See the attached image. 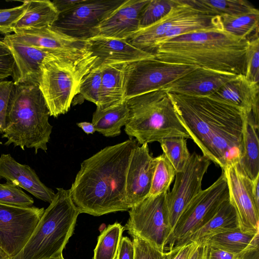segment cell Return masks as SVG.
<instances>
[{"label": "cell", "instance_id": "45", "mask_svg": "<svg viewBox=\"0 0 259 259\" xmlns=\"http://www.w3.org/2000/svg\"><path fill=\"white\" fill-rule=\"evenodd\" d=\"M134 253L133 242L127 237L121 238L116 259H134Z\"/></svg>", "mask_w": 259, "mask_h": 259}, {"label": "cell", "instance_id": "53", "mask_svg": "<svg viewBox=\"0 0 259 259\" xmlns=\"http://www.w3.org/2000/svg\"><path fill=\"white\" fill-rule=\"evenodd\" d=\"M1 144H2V143L0 142V145H1Z\"/></svg>", "mask_w": 259, "mask_h": 259}, {"label": "cell", "instance_id": "38", "mask_svg": "<svg viewBox=\"0 0 259 259\" xmlns=\"http://www.w3.org/2000/svg\"><path fill=\"white\" fill-rule=\"evenodd\" d=\"M246 58L245 76L250 81L258 83L259 81V37L258 33L249 39Z\"/></svg>", "mask_w": 259, "mask_h": 259}, {"label": "cell", "instance_id": "12", "mask_svg": "<svg viewBox=\"0 0 259 259\" xmlns=\"http://www.w3.org/2000/svg\"><path fill=\"white\" fill-rule=\"evenodd\" d=\"M44 210L43 207L0 203V246L12 258L23 248Z\"/></svg>", "mask_w": 259, "mask_h": 259}, {"label": "cell", "instance_id": "48", "mask_svg": "<svg viewBox=\"0 0 259 259\" xmlns=\"http://www.w3.org/2000/svg\"><path fill=\"white\" fill-rule=\"evenodd\" d=\"M77 125L87 134H92L96 132L95 128L92 122H80L77 123Z\"/></svg>", "mask_w": 259, "mask_h": 259}, {"label": "cell", "instance_id": "11", "mask_svg": "<svg viewBox=\"0 0 259 259\" xmlns=\"http://www.w3.org/2000/svg\"><path fill=\"white\" fill-rule=\"evenodd\" d=\"M86 41L85 53L76 64L79 83L89 71L105 65L154 58L152 53L135 47L127 40L95 36Z\"/></svg>", "mask_w": 259, "mask_h": 259}, {"label": "cell", "instance_id": "32", "mask_svg": "<svg viewBox=\"0 0 259 259\" xmlns=\"http://www.w3.org/2000/svg\"><path fill=\"white\" fill-rule=\"evenodd\" d=\"M123 230L118 223L108 225L98 238L93 259H115Z\"/></svg>", "mask_w": 259, "mask_h": 259}, {"label": "cell", "instance_id": "15", "mask_svg": "<svg viewBox=\"0 0 259 259\" xmlns=\"http://www.w3.org/2000/svg\"><path fill=\"white\" fill-rule=\"evenodd\" d=\"M223 171L227 181L229 200L234 206L238 227L244 232L259 231V208L252 195V182L242 174L237 163L227 166Z\"/></svg>", "mask_w": 259, "mask_h": 259}, {"label": "cell", "instance_id": "9", "mask_svg": "<svg viewBox=\"0 0 259 259\" xmlns=\"http://www.w3.org/2000/svg\"><path fill=\"white\" fill-rule=\"evenodd\" d=\"M166 194L148 195L132 206L128 210L129 219L123 227L132 236H139L163 252L172 231Z\"/></svg>", "mask_w": 259, "mask_h": 259}, {"label": "cell", "instance_id": "31", "mask_svg": "<svg viewBox=\"0 0 259 259\" xmlns=\"http://www.w3.org/2000/svg\"><path fill=\"white\" fill-rule=\"evenodd\" d=\"M194 9L205 14L221 16L236 15L252 10L255 8L245 0H184Z\"/></svg>", "mask_w": 259, "mask_h": 259}, {"label": "cell", "instance_id": "43", "mask_svg": "<svg viewBox=\"0 0 259 259\" xmlns=\"http://www.w3.org/2000/svg\"><path fill=\"white\" fill-rule=\"evenodd\" d=\"M203 259H240L239 254L231 253L205 244Z\"/></svg>", "mask_w": 259, "mask_h": 259}, {"label": "cell", "instance_id": "20", "mask_svg": "<svg viewBox=\"0 0 259 259\" xmlns=\"http://www.w3.org/2000/svg\"><path fill=\"white\" fill-rule=\"evenodd\" d=\"M237 75L196 67L161 89L169 93L209 97Z\"/></svg>", "mask_w": 259, "mask_h": 259}, {"label": "cell", "instance_id": "42", "mask_svg": "<svg viewBox=\"0 0 259 259\" xmlns=\"http://www.w3.org/2000/svg\"><path fill=\"white\" fill-rule=\"evenodd\" d=\"M14 65V59L9 49L0 39V80L12 76Z\"/></svg>", "mask_w": 259, "mask_h": 259}, {"label": "cell", "instance_id": "27", "mask_svg": "<svg viewBox=\"0 0 259 259\" xmlns=\"http://www.w3.org/2000/svg\"><path fill=\"white\" fill-rule=\"evenodd\" d=\"M28 6L14 27V32L22 30L52 27L59 13L52 1H28Z\"/></svg>", "mask_w": 259, "mask_h": 259}, {"label": "cell", "instance_id": "3", "mask_svg": "<svg viewBox=\"0 0 259 259\" xmlns=\"http://www.w3.org/2000/svg\"><path fill=\"white\" fill-rule=\"evenodd\" d=\"M249 42L223 29L198 31L161 42L151 52L163 62L245 75Z\"/></svg>", "mask_w": 259, "mask_h": 259}, {"label": "cell", "instance_id": "21", "mask_svg": "<svg viewBox=\"0 0 259 259\" xmlns=\"http://www.w3.org/2000/svg\"><path fill=\"white\" fill-rule=\"evenodd\" d=\"M0 179H5L49 203L55 195L52 189L41 182L33 169L28 165L19 163L10 154L0 156Z\"/></svg>", "mask_w": 259, "mask_h": 259}, {"label": "cell", "instance_id": "26", "mask_svg": "<svg viewBox=\"0 0 259 259\" xmlns=\"http://www.w3.org/2000/svg\"><path fill=\"white\" fill-rule=\"evenodd\" d=\"M237 229L239 227L236 210L229 199L222 204L208 222L189 236L182 245L192 242L204 244L215 235Z\"/></svg>", "mask_w": 259, "mask_h": 259}, {"label": "cell", "instance_id": "44", "mask_svg": "<svg viewBox=\"0 0 259 259\" xmlns=\"http://www.w3.org/2000/svg\"><path fill=\"white\" fill-rule=\"evenodd\" d=\"M198 245L194 242L185 244L167 252V259H189Z\"/></svg>", "mask_w": 259, "mask_h": 259}, {"label": "cell", "instance_id": "2", "mask_svg": "<svg viewBox=\"0 0 259 259\" xmlns=\"http://www.w3.org/2000/svg\"><path fill=\"white\" fill-rule=\"evenodd\" d=\"M134 138L105 147L81 163L69 189L80 213L100 216L130 209L126 199L127 169L134 149Z\"/></svg>", "mask_w": 259, "mask_h": 259}, {"label": "cell", "instance_id": "24", "mask_svg": "<svg viewBox=\"0 0 259 259\" xmlns=\"http://www.w3.org/2000/svg\"><path fill=\"white\" fill-rule=\"evenodd\" d=\"M129 63L110 64L100 67L102 80L97 109H106L125 100V84Z\"/></svg>", "mask_w": 259, "mask_h": 259}, {"label": "cell", "instance_id": "23", "mask_svg": "<svg viewBox=\"0 0 259 259\" xmlns=\"http://www.w3.org/2000/svg\"><path fill=\"white\" fill-rule=\"evenodd\" d=\"M175 1L176 5L165 16L149 26L140 29L127 40L139 49L151 52L155 44L164 34L199 11L184 0Z\"/></svg>", "mask_w": 259, "mask_h": 259}, {"label": "cell", "instance_id": "30", "mask_svg": "<svg viewBox=\"0 0 259 259\" xmlns=\"http://www.w3.org/2000/svg\"><path fill=\"white\" fill-rule=\"evenodd\" d=\"M223 29L236 36L249 40L258 33L259 11L254 8L245 13L220 16Z\"/></svg>", "mask_w": 259, "mask_h": 259}, {"label": "cell", "instance_id": "51", "mask_svg": "<svg viewBox=\"0 0 259 259\" xmlns=\"http://www.w3.org/2000/svg\"><path fill=\"white\" fill-rule=\"evenodd\" d=\"M48 259H64V258L63 256V255H59V256L52 257L49 258Z\"/></svg>", "mask_w": 259, "mask_h": 259}, {"label": "cell", "instance_id": "41", "mask_svg": "<svg viewBox=\"0 0 259 259\" xmlns=\"http://www.w3.org/2000/svg\"><path fill=\"white\" fill-rule=\"evenodd\" d=\"M14 86L13 81L0 80V134L5 127L7 109Z\"/></svg>", "mask_w": 259, "mask_h": 259}, {"label": "cell", "instance_id": "22", "mask_svg": "<svg viewBox=\"0 0 259 259\" xmlns=\"http://www.w3.org/2000/svg\"><path fill=\"white\" fill-rule=\"evenodd\" d=\"M258 83L249 81L244 75H238L209 97L252 116L258 126Z\"/></svg>", "mask_w": 259, "mask_h": 259}, {"label": "cell", "instance_id": "34", "mask_svg": "<svg viewBox=\"0 0 259 259\" xmlns=\"http://www.w3.org/2000/svg\"><path fill=\"white\" fill-rule=\"evenodd\" d=\"M157 159L149 196H156L167 192L176 174L175 168L163 154L157 156Z\"/></svg>", "mask_w": 259, "mask_h": 259}, {"label": "cell", "instance_id": "16", "mask_svg": "<svg viewBox=\"0 0 259 259\" xmlns=\"http://www.w3.org/2000/svg\"><path fill=\"white\" fill-rule=\"evenodd\" d=\"M2 40L9 49L14 59L12 76L14 84H38L41 74V66L47 58L62 57L76 63L78 61L63 53L23 44L12 38L9 34L5 35Z\"/></svg>", "mask_w": 259, "mask_h": 259}, {"label": "cell", "instance_id": "6", "mask_svg": "<svg viewBox=\"0 0 259 259\" xmlns=\"http://www.w3.org/2000/svg\"><path fill=\"white\" fill-rule=\"evenodd\" d=\"M57 190L27 242L12 259H48L63 255L80 212L69 189Z\"/></svg>", "mask_w": 259, "mask_h": 259}, {"label": "cell", "instance_id": "29", "mask_svg": "<svg viewBox=\"0 0 259 259\" xmlns=\"http://www.w3.org/2000/svg\"><path fill=\"white\" fill-rule=\"evenodd\" d=\"M258 235L259 231L254 234L242 232L237 229L215 235L204 244H209L231 253L240 254L258 239Z\"/></svg>", "mask_w": 259, "mask_h": 259}, {"label": "cell", "instance_id": "50", "mask_svg": "<svg viewBox=\"0 0 259 259\" xmlns=\"http://www.w3.org/2000/svg\"><path fill=\"white\" fill-rule=\"evenodd\" d=\"M0 259H12L9 254L0 246Z\"/></svg>", "mask_w": 259, "mask_h": 259}, {"label": "cell", "instance_id": "8", "mask_svg": "<svg viewBox=\"0 0 259 259\" xmlns=\"http://www.w3.org/2000/svg\"><path fill=\"white\" fill-rule=\"evenodd\" d=\"M77 63L62 57L47 58L41 66L38 85L50 111L57 117L67 112L77 95Z\"/></svg>", "mask_w": 259, "mask_h": 259}, {"label": "cell", "instance_id": "5", "mask_svg": "<svg viewBox=\"0 0 259 259\" xmlns=\"http://www.w3.org/2000/svg\"><path fill=\"white\" fill-rule=\"evenodd\" d=\"M128 116L124 131L139 145L170 137H191L167 92L160 89L126 99Z\"/></svg>", "mask_w": 259, "mask_h": 259}, {"label": "cell", "instance_id": "13", "mask_svg": "<svg viewBox=\"0 0 259 259\" xmlns=\"http://www.w3.org/2000/svg\"><path fill=\"white\" fill-rule=\"evenodd\" d=\"M125 0H85L71 10L59 14L53 26L73 38L87 40L93 30Z\"/></svg>", "mask_w": 259, "mask_h": 259}, {"label": "cell", "instance_id": "10", "mask_svg": "<svg viewBox=\"0 0 259 259\" xmlns=\"http://www.w3.org/2000/svg\"><path fill=\"white\" fill-rule=\"evenodd\" d=\"M196 67H198L171 63L155 58L130 63L125 99L160 90Z\"/></svg>", "mask_w": 259, "mask_h": 259}, {"label": "cell", "instance_id": "17", "mask_svg": "<svg viewBox=\"0 0 259 259\" xmlns=\"http://www.w3.org/2000/svg\"><path fill=\"white\" fill-rule=\"evenodd\" d=\"M157 161V157L150 153L148 144L134 149L126 179V199L130 208L149 195Z\"/></svg>", "mask_w": 259, "mask_h": 259}, {"label": "cell", "instance_id": "1", "mask_svg": "<svg viewBox=\"0 0 259 259\" xmlns=\"http://www.w3.org/2000/svg\"><path fill=\"white\" fill-rule=\"evenodd\" d=\"M168 93L183 125L203 155L223 170L238 163L248 114L209 97Z\"/></svg>", "mask_w": 259, "mask_h": 259}, {"label": "cell", "instance_id": "47", "mask_svg": "<svg viewBox=\"0 0 259 259\" xmlns=\"http://www.w3.org/2000/svg\"><path fill=\"white\" fill-rule=\"evenodd\" d=\"M252 182V195L256 207L259 208V191L258 182L259 176Z\"/></svg>", "mask_w": 259, "mask_h": 259}, {"label": "cell", "instance_id": "35", "mask_svg": "<svg viewBox=\"0 0 259 259\" xmlns=\"http://www.w3.org/2000/svg\"><path fill=\"white\" fill-rule=\"evenodd\" d=\"M175 5V0H149L141 14L140 29L158 22L165 16Z\"/></svg>", "mask_w": 259, "mask_h": 259}, {"label": "cell", "instance_id": "37", "mask_svg": "<svg viewBox=\"0 0 259 259\" xmlns=\"http://www.w3.org/2000/svg\"><path fill=\"white\" fill-rule=\"evenodd\" d=\"M0 203L7 204L32 206L33 199L14 184L6 182L0 183Z\"/></svg>", "mask_w": 259, "mask_h": 259}, {"label": "cell", "instance_id": "4", "mask_svg": "<svg viewBox=\"0 0 259 259\" xmlns=\"http://www.w3.org/2000/svg\"><path fill=\"white\" fill-rule=\"evenodd\" d=\"M50 111L38 84H14L8 104L2 137L6 146L13 144L46 152L53 126L49 121Z\"/></svg>", "mask_w": 259, "mask_h": 259}, {"label": "cell", "instance_id": "39", "mask_svg": "<svg viewBox=\"0 0 259 259\" xmlns=\"http://www.w3.org/2000/svg\"><path fill=\"white\" fill-rule=\"evenodd\" d=\"M19 6L0 9V33L6 35L14 32V27L25 14L28 6V1H22Z\"/></svg>", "mask_w": 259, "mask_h": 259}, {"label": "cell", "instance_id": "40", "mask_svg": "<svg viewBox=\"0 0 259 259\" xmlns=\"http://www.w3.org/2000/svg\"><path fill=\"white\" fill-rule=\"evenodd\" d=\"M134 259H167L168 252H164L146 240L133 236Z\"/></svg>", "mask_w": 259, "mask_h": 259}, {"label": "cell", "instance_id": "33", "mask_svg": "<svg viewBox=\"0 0 259 259\" xmlns=\"http://www.w3.org/2000/svg\"><path fill=\"white\" fill-rule=\"evenodd\" d=\"M165 155L176 172L183 170L191 154L187 145V139L183 137H170L159 142Z\"/></svg>", "mask_w": 259, "mask_h": 259}, {"label": "cell", "instance_id": "49", "mask_svg": "<svg viewBox=\"0 0 259 259\" xmlns=\"http://www.w3.org/2000/svg\"><path fill=\"white\" fill-rule=\"evenodd\" d=\"M204 249V244H199L198 246L189 259H199Z\"/></svg>", "mask_w": 259, "mask_h": 259}, {"label": "cell", "instance_id": "52", "mask_svg": "<svg viewBox=\"0 0 259 259\" xmlns=\"http://www.w3.org/2000/svg\"><path fill=\"white\" fill-rule=\"evenodd\" d=\"M204 249H203V252H202V254L201 255V256H200V257H199V259H203Z\"/></svg>", "mask_w": 259, "mask_h": 259}, {"label": "cell", "instance_id": "46", "mask_svg": "<svg viewBox=\"0 0 259 259\" xmlns=\"http://www.w3.org/2000/svg\"><path fill=\"white\" fill-rule=\"evenodd\" d=\"M85 0H55L52 1L59 14L68 12Z\"/></svg>", "mask_w": 259, "mask_h": 259}, {"label": "cell", "instance_id": "25", "mask_svg": "<svg viewBox=\"0 0 259 259\" xmlns=\"http://www.w3.org/2000/svg\"><path fill=\"white\" fill-rule=\"evenodd\" d=\"M257 126L251 116L245 119L242 150L237 167L251 181L259 176V142Z\"/></svg>", "mask_w": 259, "mask_h": 259}, {"label": "cell", "instance_id": "28", "mask_svg": "<svg viewBox=\"0 0 259 259\" xmlns=\"http://www.w3.org/2000/svg\"><path fill=\"white\" fill-rule=\"evenodd\" d=\"M128 116V109L125 100L111 107L104 110L96 108L92 123L96 131L107 137L118 136L125 125Z\"/></svg>", "mask_w": 259, "mask_h": 259}, {"label": "cell", "instance_id": "18", "mask_svg": "<svg viewBox=\"0 0 259 259\" xmlns=\"http://www.w3.org/2000/svg\"><path fill=\"white\" fill-rule=\"evenodd\" d=\"M9 35L23 44L63 53L78 60L85 52L86 40L73 38L52 27L22 30Z\"/></svg>", "mask_w": 259, "mask_h": 259}, {"label": "cell", "instance_id": "14", "mask_svg": "<svg viewBox=\"0 0 259 259\" xmlns=\"http://www.w3.org/2000/svg\"><path fill=\"white\" fill-rule=\"evenodd\" d=\"M210 162L204 155L193 152L183 170L176 172L173 188L166 194L172 229L185 208L201 191L202 179Z\"/></svg>", "mask_w": 259, "mask_h": 259}, {"label": "cell", "instance_id": "36", "mask_svg": "<svg viewBox=\"0 0 259 259\" xmlns=\"http://www.w3.org/2000/svg\"><path fill=\"white\" fill-rule=\"evenodd\" d=\"M102 80V68L92 69L81 78L77 88V94L84 99L94 103L96 106L99 100Z\"/></svg>", "mask_w": 259, "mask_h": 259}, {"label": "cell", "instance_id": "7", "mask_svg": "<svg viewBox=\"0 0 259 259\" xmlns=\"http://www.w3.org/2000/svg\"><path fill=\"white\" fill-rule=\"evenodd\" d=\"M229 199L227 181L222 171L216 181L202 190L183 210L172 229L164 252L182 246L187 238L208 222Z\"/></svg>", "mask_w": 259, "mask_h": 259}, {"label": "cell", "instance_id": "19", "mask_svg": "<svg viewBox=\"0 0 259 259\" xmlns=\"http://www.w3.org/2000/svg\"><path fill=\"white\" fill-rule=\"evenodd\" d=\"M149 0H125L92 31L101 36L128 40L140 29L141 12Z\"/></svg>", "mask_w": 259, "mask_h": 259}]
</instances>
